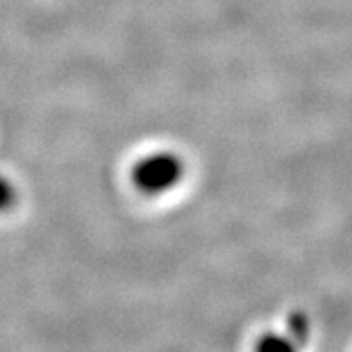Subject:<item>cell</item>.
Returning a JSON list of instances; mask_svg holds the SVG:
<instances>
[{"label": "cell", "instance_id": "obj_1", "mask_svg": "<svg viewBox=\"0 0 352 352\" xmlns=\"http://www.w3.org/2000/svg\"><path fill=\"white\" fill-rule=\"evenodd\" d=\"M187 164L180 153L173 149H151L135 158L130 167V184L148 198L171 195L184 184Z\"/></svg>", "mask_w": 352, "mask_h": 352}, {"label": "cell", "instance_id": "obj_2", "mask_svg": "<svg viewBox=\"0 0 352 352\" xmlns=\"http://www.w3.org/2000/svg\"><path fill=\"white\" fill-rule=\"evenodd\" d=\"M311 333V322L309 316L306 313H300V311H295L292 315L287 316V329L286 334L293 342L297 343V347L300 343L306 342L309 338Z\"/></svg>", "mask_w": 352, "mask_h": 352}, {"label": "cell", "instance_id": "obj_3", "mask_svg": "<svg viewBox=\"0 0 352 352\" xmlns=\"http://www.w3.org/2000/svg\"><path fill=\"white\" fill-rule=\"evenodd\" d=\"M255 347L259 349V351H295L297 343L293 342L286 333H264L259 336Z\"/></svg>", "mask_w": 352, "mask_h": 352}, {"label": "cell", "instance_id": "obj_4", "mask_svg": "<svg viewBox=\"0 0 352 352\" xmlns=\"http://www.w3.org/2000/svg\"><path fill=\"white\" fill-rule=\"evenodd\" d=\"M19 204V189L10 176L0 173V214L10 212Z\"/></svg>", "mask_w": 352, "mask_h": 352}]
</instances>
